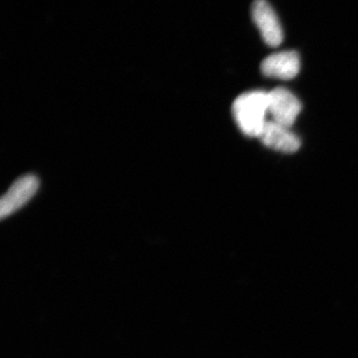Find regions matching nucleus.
Listing matches in <instances>:
<instances>
[{"label": "nucleus", "instance_id": "nucleus-1", "mask_svg": "<svg viewBox=\"0 0 358 358\" xmlns=\"http://www.w3.org/2000/svg\"><path fill=\"white\" fill-rule=\"evenodd\" d=\"M233 117L240 131L250 138H259L268 120V93L252 91L242 94L232 106Z\"/></svg>", "mask_w": 358, "mask_h": 358}, {"label": "nucleus", "instance_id": "nucleus-2", "mask_svg": "<svg viewBox=\"0 0 358 358\" xmlns=\"http://www.w3.org/2000/svg\"><path fill=\"white\" fill-rule=\"evenodd\" d=\"M252 18L268 46L277 47L284 40L281 23L274 9L266 0H255L252 6Z\"/></svg>", "mask_w": 358, "mask_h": 358}, {"label": "nucleus", "instance_id": "nucleus-3", "mask_svg": "<svg viewBox=\"0 0 358 358\" xmlns=\"http://www.w3.org/2000/svg\"><path fill=\"white\" fill-rule=\"evenodd\" d=\"M301 110L300 101L289 90L277 88L268 93V114L272 121L291 128Z\"/></svg>", "mask_w": 358, "mask_h": 358}, {"label": "nucleus", "instance_id": "nucleus-4", "mask_svg": "<svg viewBox=\"0 0 358 358\" xmlns=\"http://www.w3.org/2000/svg\"><path fill=\"white\" fill-rule=\"evenodd\" d=\"M39 188L38 178L35 176H25L13 183L0 201V217L10 216L34 196Z\"/></svg>", "mask_w": 358, "mask_h": 358}, {"label": "nucleus", "instance_id": "nucleus-5", "mask_svg": "<svg viewBox=\"0 0 358 358\" xmlns=\"http://www.w3.org/2000/svg\"><path fill=\"white\" fill-rule=\"evenodd\" d=\"M301 69L300 56L296 51H282L264 59L261 70L265 76L291 80Z\"/></svg>", "mask_w": 358, "mask_h": 358}, {"label": "nucleus", "instance_id": "nucleus-6", "mask_svg": "<svg viewBox=\"0 0 358 358\" xmlns=\"http://www.w3.org/2000/svg\"><path fill=\"white\" fill-rule=\"evenodd\" d=\"M258 138L266 147L286 154H293L301 147L300 138L289 128L272 120L266 122Z\"/></svg>", "mask_w": 358, "mask_h": 358}]
</instances>
